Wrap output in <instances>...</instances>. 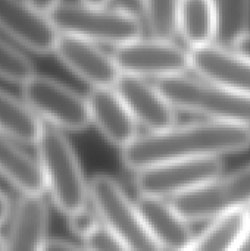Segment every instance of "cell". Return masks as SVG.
Instances as JSON below:
<instances>
[{
  "label": "cell",
  "mask_w": 250,
  "mask_h": 251,
  "mask_svg": "<svg viewBox=\"0 0 250 251\" xmlns=\"http://www.w3.org/2000/svg\"><path fill=\"white\" fill-rule=\"evenodd\" d=\"M249 149L250 128L205 119L141 134L121 151V157L137 172L167 162L220 159Z\"/></svg>",
  "instance_id": "obj_1"
},
{
  "label": "cell",
  "mask_w": 250,
  "mask_h": 251,
  "mask_svg": "<svg viewBox=\"0 0 250 251\" xmlns=\"http://www.w3.org/2000/svg\"><path fill=\"white\" fill-rule=\"evenodd\" d=\"M46 191L66 218L84 210L90 203V181L85 179L80 159L62 129L44 125L35 144Z\"/></svg>",
  "instance_id": "obj_2"
},
{
  "label": "cell",
  "mask_w": 250,
  "mask_h": 251,
  "mask_svg": "<svg viewBox=\"0 0 250 251\" xmlns=\"http://www.w3.org/2000/svg\"><path fill=\"white\" fill-rule=\"evenodd\" d=\"M175 107L206 121L250 128V96L225 84L187 74L155 81Z\"/></svg>",
  "instance_id": "obj_3"
},
{
  "label": "cell",
  "mask_w": 250,
  "mask_h": 251,
  "mask_svg": "<svg viewBox=\"0 0 250 251\" xmlns=\"http://www.w3.org/2000/svg\"><path fill=\"white\" fill-rule=\"evenodd\" d=\"M49 18L60 34L75 35L94 44H111L113 49L141 37V22L134 13L108 4L59 3Z\"/></svg>",
  "instance_id": "obj_4"
},
{
  "label": "cell",
  "mask_w": 250,
  "mask_h": 251,
  "mask_svg": "<svg viewBox=\"0 0 250 251\" xmlns=\"http://www.w3.org/2000/svg\"><path fill=\"white\" fill-rule=\"evenodd\" d=\"M90 203L100 222L119 238L127 251H162L152 238L137 203L112 176L99 174L90 179Z\"/></svg>",
  "instance_id": "obj_5"
},
{
  "label": "cell",
  "mask_w": 250,
  "mask_h": 251,
  "mask_svg": "<svg viewBox=\"0 0 250 251\" xmlns=\"http://www.w3.org/2000/svg\"><path fill=\"white\" fill-rule=\"evenodd\" d=\"M171 203L190 224L212 222L230 213L246 212L250 209V165L227 175L221 174Z\"/></svg>",
  "instance_id": "obj_6"
},
{
  "label": "cell",
  "mask_w": 250,
  "mask_h": 251,
  "mask_svg": "<svg viewBox=\"0 0 250 251\" xmlns=\"http://www.w3.org/2000/svg\"><path fill=\"white\" fill-rule=\"evenodd\" d=\"M119 71L140 78H155V81L187 74L192 69L190 50L177 46L172 40L137 38L118 46L112 51Z\"/></svg>",
  "instance_id": "obj_7"
},
{
  "label": "cell",
  "mask_w": 250,
  "mask_h": 251,
  "mask_svg": "<svg viewBox=\"0 0 250 251\" xmlns=\"http://www.w3.org/2000/svg\"><path fill=\"white\" fill-rule=\"evenodd\" d=\"M28 107L62 131H83L91 125L87 97L46 76H34L22 85Z\"/></svg>",
  "instance_id": "obj_8"
},
{
  "label": "cell",
  "mask_w": 250,
  "mask_h": 251,
  "mask_svg": "<svg viewBox=\"0 0 250 251\" xmlns=\"http://www.w3.org/2000/svg\"><path fill=\"white\" fill-rule=\"evenodd\" d=\"M221 174L220 159L167 162L137 171L136 187L140 196L172 200L197 190Z\"/></svg>",
  "instance_id": "obj_9"
},
{
  "label": "cell",
  "mask_w": 250,
  "mask_h": 251,
  "mask_svg": "<svg viewBox=\"0 0 250 251\" xmlns=\"http://www.w3.org/2000/svg\"><path fill=\"white\" fill-rule=\"evenodd\" d=\"M59 60L91 88H115L122 72L112 54L88 40L60 34L55 47Z\"/></svg>",
  "instance_id": "obj_10"
},
{
  "label": "cell",
  "mask_w": 250,
  "mask_h": 251,
  "mask_svg": "<svg viewBox=\"0 0 250 251\" xmlns=\"http://www.w3.org/2000/svg\"><path fill=\"white\" fill-rule=\"evenodd\" d=\"M0 29L35 53L55 51L60 32L25 0H0Z\"/></svg>",
  "instance_id": "obj_11"
},
{
  "label": "cell",
  "mask_w": 250,
  "mask_h": 251,
  "mask_svg": "<svg viewBox=\"0 0 250 251\" xmlns=\"http://www.w3.org/2000/svg\"><path fill=\"white\" fill-rule=\"evenodd\" d=\"M115 90L127 104L137 125H143L147 132L164 131L177 124L175 107L161 93L155 82L122 74Z\"/></svg>",
  "instance_id": "obj_12"
},
{
  "label": "cell",
  "mask_w": 250,
  "mask_h": 251,
  "mask_svg": "<svg viewBox=\"0 0 250 251\" xmlns=\"http://www.w3.org/2000/svg\"><path fill=\"white\" fill-rule=\"evenodd\" d=\"M87 101L91 124L121 151L140 135L136 119L115 88H91Z\"/></svg>",
  "instance_id": "obj_13"
},
{
  "label": "cell",
  "mask_w": 250,
  "mask_h": 251,
  "mask_svg": "<svg viewBox=\"0 0 250 251\" xmlns=\"http://www.w3.org/2000/svg\"><path fill=\"white\" fill-rule=\"evenodd\" d=\"M136 203L152 238L162 251H181L192 244L196 235L190 222L175 209L171 200L139 196Z\"/></svg>",
  "instance_id": "obj_14"
},
{
  "label": "cell",
  "mask_w": 250,
  "mask_h": 251,
  "mask_svg": "<svg viewBox=\"0 0 250 251\" xmlns=\"http://www.w3.org/2000/svg\"><path fill=\"white\" fill-rule=\"evenodd\" d=\"M47 231L49 209L43 196H22L12 212L4 251H44Z\"/></svg>",
  "instance_id": "obj_15"
},
{
  "label": "cell",
  "mask_w": 250,
  "mask_h": 251,
  "mask_svg": "<svg viewBox=\"0 0 250 251\" xmlns=\"http://www.w3.org/2000/svg\"><path fill=\"white\" fill-rule=\"evenodd\" d=\"M192 71L250 96V60L218 44L190 50Z\"/></svg>",
  "instance_id": "obj_16"
},
{
  "label": "cell",
  "mask_w": 250,
  "mask_h": 251,
  "mask_svg": "<svg viewBox=\"0 0 250 251\" xmlns=\"http://www.w3.org/2000/svg\"><path fill=\"white\" fill-rule=\"evenodd\" d=\"M16 143L0 132V176L22 196H43L46 184L41 166Z\"/></svg>",
  "instance_id": "obj_17"
},
{
  "label": "cell",
  "mask_w": 250,
  "mask_h": 251,
  "mask_svg": "<svg viewBox=\"0 0 250 251\" xmlns=\"http://www.w3.org/2000/svg\"><path fill=\"white\" fill-rule=\"evenodd\" d=\"M177 34L189 50L217 44L218 18L212 0H181L178 9Z\"/></svg>",
  "instance_id": "obj_18"
},
{
  "label": "cell",
  "mask_w": 250,
  "mask_h": 251,
  "mask_svg": "<svg viewBox=\"0 0 250 251\" xmlns=\"http://www.w3.org/2000/svg\"><path fill=\"white\" fill-rule=\"evenodd\" d=\"M44 124L40 118L10 94L0 90V132L22 144H37Z\"/></svg>",
  "instance_id": "obj_19"
},
{
  "label": "cell",
  "mask_w": 250,
  "mask_h": 251,
  "mask_svg": "<svg viewBox=\"0 0 250 251\" xmlns=\"http://www.w3.org/2000/svg\"><path fill=\"white\" fill-rule=\"evenodd\" d=\"M246 231V213H230L209 222V225L194 237L192 244L181 251H230Z\"/></svg>",
  "instance_id": "obj_20"
},
{
  "label": "cell",
  "mask_w": 250,
  "mask_h": 251,
  "mask_svg": "<svg viewBox=\"0 0 250 251\" xmlns=\"http://www.w3.org/2000/svg\"><path fill=\"white\" fill-rule=\"evenodd\" d=\"M218 18L217 44L230 49L249 31L250 0H212Z\"/></svg>",
  "instance_id": "obj_21"
},
{
  "label": "cell",
  "mask_w": 250,
  "mask_h": 251,
  "mask_svg": "<svg viewBox=\"0 0 250 251\" xmlns=\"http://www.w3.org/2000/svg\"><path fill=\"white\" fill-rule=\"evenodd\" d=\"M146 25L155 38L172 40L177 35L181 0H141Z\"/></svg>",
  "instance_id": "obj_22"
},
{
  "label": "cell",
  "mask_w": 250,
  "mask_h": 251,
  "mask_svg": "<svg viewBox=\"0 0 250 251\" xmlns=\"http://www.w3.org/2000/svg\"><path fill=\"white\" fill-rule=\"evenodd\" d=\"M34 76V65L28 57L0 38V78L24 85Z\"/></svg>",
  "instance_id": "obj_23"
},
{
  "label": "cell",
  "mask_w": 250,
  "mask_h": 251,
  "mask_svg": "<svg viewBox=\"0 0 250 251\" xmlns=\"http://www.w3.org/2000/svg\"><path fill=\"white\" fill-rule=\"evenodd\" d=\"M83 247L87 251H127L119 238L102 222L83 238Z\"/></svg>",
  "instance_id": "obj_24"
},
{
  "label": "cell",
  "mask_w": 250,
  "mask_h": 251,
  "mask_svg": "<svg viewBox=\"0 0 250 251\" xmlns=\"http://www.w3.org/2000/svg\"><path fill=\"white\" fill-rule=\"evenodd\" d=\"M68 224H69V229L78 237V238H84L85 235H88L99 224L100 219L96 215V212H91L88 207L69 216L68 218Z\"/></svg>",
  "instance_id": "obj_25"
},
{
  "label": "cell",
  "mask_w": 250,
  "mask_h": 251,
  "mask_svg": "<svg viewBox=\"0 0 250 251\" xmlns=\"http://www.w3.org/2000/svg\"><path fill=\"white\" fill-rule=\"evenodd\" d=\"M230 50H233L240 57L250 60V29L245 32L239 40H236V43L230 47Z\"/></svg>",
  "instance_id": "obj_26"
},
{
  "label": "cell",
  "mask_w": 250,
  "mask_h": 251,
  "mask_svg": "<svg viewBox=\"0 0 250 251\" xmlns=\"http://www.w3.org/2000/svg\"><path fill=\"white\" fill-rule=\"evenodd\" d=\"M44 251H87L84 247L74 246L71 243L62 241V240H49Z\"/></svg>",
  "instance_id": "obj_27"
},
{
  "label": "cell",
  "mask_w": 250,
  "mask_h": 251,
  "mask_svg": "<svg viewBox=\"0 0 250 251\" xmlns=\"http://www.w3.org/2000/svg\"><path fill=\"white\" fill-rule=\"evenodd\" d=\"M25 1L31 4L34 9H37L38 12L46 15H49L60 3V0H25Z\"/></svg>",
  "instance_id": "obj_28"
},
{
  "label": "cell",
  "mask_w": 250,
  "mask_h": 251,
  "mask_svg": "<svg viewBox=\"0 0 250 251\" xmlns=\"http://www.w3.org/2000/svg\"><path fill=\"white\" fill-rule=\"evenodd\" d=\"M9 216H12V209H10L9 199L0 191V225H3L7 221Z\"/></svg>",
  "instance_id": "obj_29"
},
{
  "label": "cell",
  "mask_w": 250,
  "mask_h": 251,
  "mask_svg": "<svg viewBox=\"0 0 250 251\" xmlns=\"http://www.w3.org/2000/svg\"><path fill=\"white\" fill-rule=\"evenodd\" d=\"M230 251H250V231L248 229L240 240L230 249Z\"/></svg>",
  "instance_id": "obj_30"
},
{
  "label": "cell",
  "mask_w": 250,
  "mask_h": 251,
  "mask_svg": "<svg viewBox=\"0 0 250 251\" xmlns=\"http://www.w3.org/2000/svg\"><path fill=\"white\" fill-rule=\"evenodd\" d=\"M83 3L85 4H93V6H103V4H108L109 0H81Z\"/></svg>",
  "instance_id": "obj_31"
},
{
  "label": "cell",
  "mask_w": 250,
  "mask_h": 251,
  "mask_svg": "<svg viewBox=\"0 0 250 251\" xmlns=\"http://www.w3.org/2000/svg\"><path fill=\"white\" fill-rule=\"evenodd\" d=\"M245 213H246V224H248V229L250 231V209H248Z\"/></svg>",
  "instance_id": "obj_32"
},
{
  "label": "cell",
  "mask_w": 250,
  "mask_h": 251,
  "mask_svg": "<svg viewBox=\"0 0 250 251\" xmlns=\"http://www.w3.org/2000/svg\"><path fill=\"white\" fill-rule=\"evenodd\" d=\"M6 250V241L0 237V251Z\"/></svg>",
  "instance_id": "obj_33"
}]
</instances>
